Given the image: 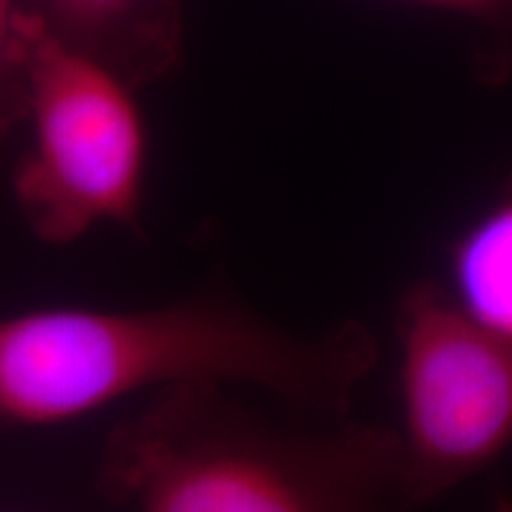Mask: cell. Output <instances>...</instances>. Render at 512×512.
Instances as JSON below:
<instances>
[{
    "label": "cell",
    "instance_id": "52a82bcc",
    "mask_svg": "<svg viewBox=\"0 0 512 512\" xmlns=\"http://www.w3.org/2000/svg\"><path fill=\"white\" fill-rule=\"evenodd\" d=\"M27 34L17 0H0V143L27 119Z\"/></svg>",
    "mask_w": 512,
    "mask_h": 512
},
{
    "label": "cell",
    "instance_id": "ba28073f",
    "mask_svg": "<svg viewBox=\"0 0 512 512\" xmlns=\"http://www.w3.org/2000/svg\"><path fill=\"white\" fill-rule=\"evenodd\" d=\"M415 3L444 5V8H456V10H489L494 8V5L503 3V0H415Z\"/></svg>",
    "mask_w": 512,
    "mask_h": 512
},
{
    "label": "cell",
    "instance_id": "6da1fadb",
    "mask_svg": "<svg viewBox=\"0 0 512 512\" xmlns=\"http://www.w3.org/2000/svg\"><path fill=\"white\" fill-rule=\"evenodd\" d=\"M375 358L361 325L299 337L221 294L131 311H24L0 318V425H62L178 384H252L294 418L332 425Z\"/></svg>",
    "mask_w": 512,
    "mask_h": 512
},
{
    "label": "cell",
    "instance_id": "277c9868",
    "mask_svg": "<svg viewBox=\"0 0 512 512\" xmlns=\"http://www.w3.org/2000/svg\"><path fill=\"white\" fill-rule=\"evenodd\" d=\"M401 494L411 512L477 475L512 446V337L470 318L439 283L396 311Z\"/></svg>",
    "mask_w": 512,
    "mask_h": 512
},
{
    "label": "cell",
    "instance_id": "5b68a950",
    "mask_svg": "<svg viewBox=\"0 0 512 512\" xmlns=\"http://www.w3.org/2000/svg\"><path fill=\"white\" fill-rule=\"evenodd\" d=\"M48 34L110 67L133 88L164 79L181 60L176 0H17Z\"/></svg>",
    "mask_w": 512,
    "mask_h": 512
},
{
    "label": "cell",
    "instance_id": "9c48e42d",
    "mask_svg": "<svg viewBox=\"0 0 512 512\" xmlns=\"http://www.w3.org/2000/svg\"><path fill=\"white\" fill-rule=\"evenodd\" d=\"M494 512H512V498L505 494H498L494 501Z\"/></svg>",
    "mask_w": 512,
    "mask_h": 512
},
{
    "label": "cell",
    "instance_id": "8992f818",
    "mask_svg": "<svg viewBox=\"0 0 512 512\" xmlns=\"http://www.w3.org/2000/svg\"><path fill=\"white\" fill-rule=\"evenodd\" d=\"M448 297L484 328L512 337V190L479 214L446 254Z\"/></svg>",
    "mask_w": 512,
    "mask_h": 512
},
{
    "label": "cell",
    "instance_id": "7a4b0ae2",
    "mask_svg": "<svg viewBox=\"0 0 512 512\" xmlns=\"http://www.w3.org/2000/svg\"><path fill=\"white\" fill-rule=\"evenodd\" d=\"M95 484L119 512H408L394 430H283L221 384L152 392L107 437Z\"/></svg>",
    "mask_w": 512,
    "mask_h": 512
},
{
    "label": "cell",
    "instance_id": "3957f363",
    "mask_svg": "<svg viewBox=\"0 0 512 512\" xmlns=\"http://www.w3.org/2000/svg\"><path fill=\"white\" fill-rule=\"evenodd\" d=\"M22 15L31 150L12 181L19 214L48 245H72L105 223L138 233L147 128L136 88Z\"/></svg>",
    "mask_w": 512,
    "mask_h": 512
}]
</instances>
